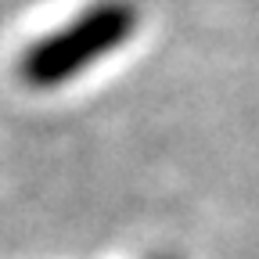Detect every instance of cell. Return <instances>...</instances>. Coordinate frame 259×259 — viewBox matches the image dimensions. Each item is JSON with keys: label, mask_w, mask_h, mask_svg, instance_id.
Here are the masks:
<instances>
[{"label": "cell", "mask_w": 259, "mask_h": 259, "mask_svg": "<svg viewBox=\"0 0 259 259\" xmlns=\"http://www.w3.org/2000/svg\"><path fill=\"white\" fill-rule=\"evenodd\" d=\"M137 32V8L130 0H97L79 11L69 25L47 32L44 40L22 51L18 76L32 90H54L119 51Z\"/></svg>", "instance_id": "obj_1"}, {"label": "cell", "mask_w": 259, "mask_h": 259, "mask_svg": "<svg viewBox=\"0 0 259 259\" xmlns=\"http://www.w3.org/2000/svg\"><path fill=\"white\" fill-rule=\"evenodd\" d=\"M155 259H173V255H155Z\"/></svg>", "instance_id": "obj_2"}]
</instances>
